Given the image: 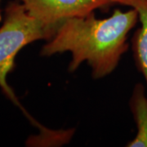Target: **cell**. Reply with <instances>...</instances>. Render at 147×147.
I'll use <instances>...</instances> for the list:
<instances>
[{
	"mask_svg": "<svg viewBox=\"0 0 147 147\" xmlns=\"http://www.w3.org/2000/svg\"><path fill=\"white\" fill-rule=\"evenodd\" d=\"M19 1H21V2H23V1H24V0H19Z\"/></svg>",
	"mask_w": 147,
	"mask_h": 147,
	"instance_id": "obj_7",
	"label": "cell"
},
{
	"mask_svg": "<svg viewBox=\"0 0 147 147\" xmlns=\"http://www.w3.org/2000/svg\"><path fill=\"white\" fill-rule=\"evenodd\" d=\"M58 26V25H57ZM57 26H48L30 15L22 2H10L5 8V19L0 28V88L35 127L39 125L27 113L7 84V77L15 65L17 53L37 40L50 39Z\"/></svg>",
	"mask_w": 147,
	"mask_h": 147,
	"instance_id": "obj_2",
	"label": "cell"
},
{
	"mask_svg": "<svg viewBox=\"0 0 147 147\" xmlns=\"http://www.w3.org/2000/svg\"><path fill=\"white\" fill-rule=\"evenodd\" d=\"M2 20V16H1V9H0V21Z\"/></svg>",
	"mask_w": 147,
	"mask_h": 147,
	"instance_id": "obj_6",
	"label": "cell"
},
{
	"mask_svg": "<svg viewBox=\"0 0 147 147\" xmlns=\"http://www.w3.org/2000/svg\"><path fill=\"white\" fill-rule=\"evenodd\" d=\"M119 4L131 7L138 12L142 26L132 38V50L137 68L147 85V0H120Z\"/></svg>",
	"mask_w": 147,
	"mask_h": 147,
	"instance_id": "obj_4",
	"label": "cell"
},
{
	"mask_svg": "<svg viewBox=\"0 0 147 147\" xmlns=\"http://www.w3.org/2000/svg\"><path fill=\"white\" fill-rule=\"evenodd\" d=\"M138 19L134 8L127 11L115 9L112 16L105 19L96 18L94 12L69 18L58 24L40 54L50 57L69 53V72H74L83 62H87L92 78L102 79L115 69L127 51V35Z\"/></svg>",
	"mask_w": 147,
	"mask_h": 147,
	"instance_id": "obj_1",
	"label": "cell"
},
{
	"mask_svg": "<svg viewBox=\"0 0 147 147\" xmlns=\"http://www.w3.org/2000/svg\"><path fill=\"white\" fill-rule=\"evenodd\" d=\"M29 13L48 26H57L69 18L87 16L96 9L111 4H119V0H24Z\"/></svg>",
	"mask_w": 147,
	"mask_h": 147,
	"instance_id": "obj_3",
	"label": "cell"
},
{
	"mask_svg": "<svg viewBox=\"0 0 147 147\" xmlns=\"http://www.w3.org/2000/svg\"><path fill=\"white\" fill-rule=\"evenodd\" d=\"M130 108L137 124V135L127 143V147H147V96L141 84L133 88L130 99Z\"/></svg>",
	"mask_w": 147,
	"mask_h": 147,
	"instance_id": "obj_5",
	"label": "cell"
}]
</instances>
